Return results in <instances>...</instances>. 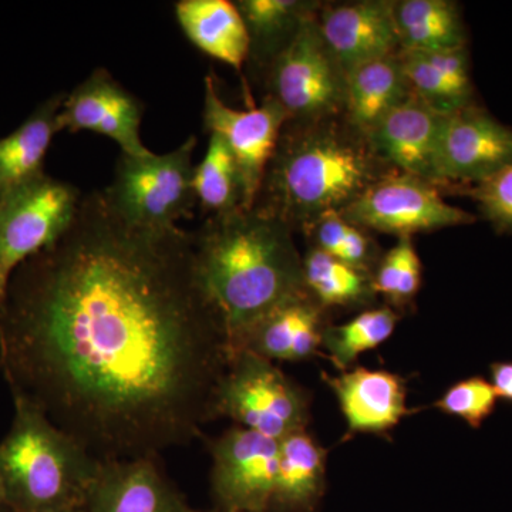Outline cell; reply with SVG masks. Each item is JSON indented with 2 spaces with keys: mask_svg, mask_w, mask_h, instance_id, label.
<instances>
[{
  "mask_svg": "<svg viewBox=\"0 0 512 512\" xmlns=\"http://www.w3.org/2000/svg\"><path fill=\"white\" fill-rule=\"evenodd\" d=\"M342 217L366 231L399 238L477 221L476 215L448 204L436 185L402 173L386 175L370 185Z\"/></svg>",
  "mask_w": 512,
  "mask_h": 512,
  "instance_id": "9",
  "label": "cell"
},
{
  "mask_svg": "<svg viewBox=\"0 0 512 512\" xmlns=\"http://www.w3.org/2000/svg\"><path fill=\"white\" fill-rule=\"evenodd\" d=\"M50 512H87L86 508H74V510H60V511H50Z\"/></svg>",
  "mask_w": 512,
  "mask_h": 512,
  "instance_id": "36",
  "label": "cell"
},
{
  "mask_svg": "<svg viewBox=\"0 0 512 512\" xmlns=\"http://www.w3.org/2000/svg\"><path fill=\"white\" fill-rule=\"evenodd\" d=\"M458 191L476 202L481 217L497 234L512 235V164L487 180Z\"/></svg>",
  "mask_w": 512,
  "mask_h": 512,
  "instance_id": "32",
  "label": "cell"
},
{
  "mask_svg": "<svg viewBox=\"0 0 512 512\" xmlns=\"http://www.w3.org/2000/svg\"><path fill=\"white\" fill-rule=\"evenodd\" d=\"M187 507L158 466V458L143 457L101 463L86 511L184 512Z\"/></svg>",
  "mask_w": 512,
  "mask_h": 512,
  "instance_id": "17",
  "label": "cell"
},
{
  "mask_svg": "<svg viewBox=\"0 0 512 512\" xmlns=\"http://www.w3.org/2000/svg\"><path fill=\"white\" fill-rule=\"evenodd\" d=\"M325 450L308 430L279 441L278 473L268 512H318L326 491Z\"/></svg>",
  "mask_w": 512,
  "mask_h": 512,
  "instance_id": "22",
  "label": "cell"
},
{
  "mask_svg": "<svg viewBox=\"0 0 512 512\" xmlns=\"http://www.w3.org/2000/svg\"><path fill=\"white\" fill-rule=\"evenodd\" d=\"M262 76L268 90L266 97L275 100L292 123L343 116L346 72L320 33L318 13L302 23Z\"/></svg>",
  "mask_w": 512,
  "mask_h": 512,
  "instance_id": "7",
  "label": "cell"
},
{
  "mask_svg": "<svg viewBox=\"0 0 512 512\" xmlns=\"http://www.w3.org/2000/svg\"><path fill=\"white\" fill-rule=\"evenodd\" d=\"M328 309L308 291L289 299L269 312L239 343L238 350H248L269 362H305L322 349L323 332L329 325Z\"/></svg>",
  "mask_w": 512,
  "mask_h": 512,
  "instance_id": "18",
  "label": "cell"
},
{
  "mask_svg": "<svg viewBox=\"0 0 512 512\" xmlns=\"http://www.w3.org/2000/svg\"><path fill=\"white\" fill-rule=\"evenodd\" d=\"M143 101L134 96L104 67L94 69L72 92L66 93L59 113L60 131L99 134L113 140L121 154H153L141 138Z\"/></svg>",
  "mask_w": 512,
  "mask_h": 512,
  "instance_id": "13",
  "label": "cell"
},
{
  "mask_svg": "<svg viewBox=\"0 0 512 512\" xmlns=\"http://www.w3.org/2000/svg\"><path fill=\"white\" fill-rule=\"evenodd\" d=\"M211 488L221 512H268L276 473L279 441L234 426L212 440Z\"/></svg>",
  "mask_w": 512,
  "mask_h": 512,
  "instance_id": "12",
  "label": "cell"
},
{
  "mask_svg": "<svg viewBox=\"0 0 512 512\" xmlns=\"http://www.w3.org/2000/svg\"><path fill=\"white\" fill-rule=\"evenodd\" d=\"M13 406L0 441V481L10 512L86 508L100 461L32 403L13 397Z\"/></svg>",
  "mask_w": 512,
  "mask_h": 512,
  "instance_id": "4",
  "label": "cell"
},
{
  "mask_svg": "<svg viewBox=\"0 0 512 512\" xmlns=\"http://www.w3.org/2000/svg\"><path fill=\"white\" fill-rule=\"evenodd\" d=\"M293 232L256 208L208 217L192 232L198 275L224 322L231 357L252 326L306 292Z\"/></svg>",
  "mask_w": 512,
  "mask_h": 512,
  "instance_id": "2",
  "label": "cell"
},
{
  "mask_svg": "<svg viewBox=\"0 0 512 512\" xmlns=\"http://www.w3.org/2000/svg\"><path fill=\"white\" fill-rule=\"evenodd\" d=\"M348 424V436H386L412 414L406 380L387 370L352 367L339 376L323 375Z\"/></svg>",
  "mask_w": 512,
  "mask_h": 512,
  "instance_id": "16",
  "label": "cell"
},
{
  "mask_svg": "<svg viewBox=\"0 0 512 512\" xmlns=\"http://www.w3.org/2000/svg\"><path fill=\"white\" fill-rule=\"evenodd\" d=\"M231 360L192 232L121 220L83 195L62 238L13 272L0 303V370L100 463L160 457L217 419Z\"/></svg>",
  "mask_w": 512,
  "mask_h": 512,
  "instance_id": "1",
  "label": "cell"
},
{
  "mask_svg": "<svg viewBox=\"0 0 512 512\" xmlns=\"http://www.w3.org/2000/svg\"><path fill=\"white\" fill-rule=\"evenodd\" d=\"M443 117L412 94L377 124L367 141L387 167L439 188L436 163Z\"/></svg>",
  "mask_w": 512,
  "mask_h": 512,
  "instance_id": "15",
  "label": "cell"
},
{
  "mask_svg": "<svg viewBox=\"0 0 512 512\" xmlns=\"http://www.w3.org/2000/svg\"><path fill=\"white\" fill-rule=\"evenodd\" d=\"M175 20L192 46L237 72L248 63L249 36L244 19L229 0H180Z\"/></svg>",
  "mask_w": 512,
  "mask_h": 512,
  "instance_id": "20",
  "label": "cell"
},
{
  "mask_svg": "<svg viewBox=\"0 0 512 512\" xmlns=\"http://www.w3.org/2000/svg\"><path fill=\"white\" fill-rule=\"evenodd\" d=\"M0 512H10L8 500H6L5 490H3L2 481H0Z\"/></svg>",
  "mask_w": 512,
  "mask_h": 512,
  "instance_id": "34",
  "label": "cell"
},
{
  "mask_svg": "<svg viewBox=\"0 0 512 512\" xmlns=\"http://www.w3.org/2000/svg\"><path fill=\"white\" fill-rule=\"evenodd\" d=\"M399 311L392 306L367 308L349 322L326 326L322 349L340 372L352 369L363 353L379 348L396 330Z\"/></svg>",
  "mask_w": 512,
  "mask_h": 512,
  "instance_id": "28",
  "label": "cell"
},
{
  "mask_svg": "<svg viewBox=\"0 0 512 512\" xmlns=\"http://www.w3.org/2000/svg\"><path fill=\"white\" fill-rule=\"evenodd\" d=\"M490 373L498 399L512 403V362H494Z\"/></svg>",
  "mask_w": 512,
  "mask_h": 512,
  "instance_id": "33",
  "label": "cell"
},
{
  "mask_svg": "<svg viewBox=\"0 0 512 512\" xmlns=\"http://www.w3.org/2000/svg\"><path fill=\"white\" fill-rule=\"evenodd\" d=\"M498 397L493 384L481 376L468 377L448 387L443 396L434 403L441 413L457 417L478 430L494 413Z\"/></svg>",
  "mask_w": 512,
  "mask_h": 512,
  "instance_id": "31",
  "label": "cell"
},
{
  "mask_svg": "<svg viewBox=\"0 0 512 512\" xmlns=\"http://www.w3.org/2000/svg\"><path fill=\"white\" fill-rule=\"evenodd\" d=\"M184 512H221V511L217 510V508H214V510H211V511H201V510H194V508L187 507V508H185Z\"/></svg>",
  "mask_w": 512,
  "mask_h": 512,
  "instance_id": "35",
  "label": "cell"
},
{
  "mask_svg": "<svg viewBox=\"0 0 512 512\" xmlns=\"http://www.w3.org/2000/svg\"><path fill=\"white\" fill-rule=\"evenodd\" d=\"M215 414L281 441L308 430L311 396L274 362L241 350L231 357L222 377Z\"/></svg>",
  "mask_w": 512,
  "mask_h": 512,
  "instance_id": "6",
  "label": "cell"
},
{
  "mask_svg": "<svg viewBox=\"0 0 512 512\" xmlns=\"http://www.w3.org/2000/svg\"><path fill=\"white\" fill-rule=\"evenodd\" d=\"M511 164V127L478 103L444 114L436 163L440 190L481 183Z\"/></svg>",
  "mask_w": 512,
  "mask_h": 512,
  "instance_id": "11",
  "label": "cell"
},
{
  "mask_svg": "<svg viewBox=\"0 0 512 512\" xmlns=\"http://www.w3.org/2000/svg\"><path fill=\"white\" fill-rule=\"evenodd\" d=\"M82 200L76 185L46 173L0 197V303L13 272L63 237Z\"/></svg>",
  "mask_w": 512,
  "mask_h": 512,
  "instance_id": "8",
  "label": "cell"
},
{
  "mask_svg": "<svg viewBox=\"0 0 512 512\" xmlns=\"http://www.w3.org/2000/svg\"><path fill=\"white\" fill-rule=\"evenodd\" d=\"M303 281L325 309H360L372 305L377 295L373 274L345 264L316 248L302 256Z\"/></svg>",
  "mask_w": 512,
  "mask_h": 512,
  "instance_id": "26",
  "label": "cell"
},
{
  "mask_svg": "<svg viewBox=\"0 0 512 512\" xmlns=\"http://www.w3.org/2000/svg\"><path fill=\"white\" fill-rule=\"evenodd\" d=\"M204 86L202 126L205 133L217 134L227 143L241 177L244 210H252L288 116L269 97L261 106L245 110L228 106L211 74L205 77Z\"/></svg>",
  "mask_w": 512,
  "mask_h": 512,
  "instance_id": "10",
  "label": "cell"
},
{
  "mask_svg": "<svg viewBox=\"0 0 512 512\" xmlns=\"http://www.w3.org/2000/svg\"><path fill=\"white\" fill-rule=\"evenodd\" d=\"M423 284V265L412 237L397 239L396 245L382 255L375 272L373 288L383 296L389 306L399 308L410 305Z\"/></svg>",
  "mask_w": 512,
  "mask_h": 512,
  "instance_id": "30",
  "label": "cell"
},
{
  "mask_svg": "<svg viewBox=\"0 0 512 512\" xmlns=\"http://www.w3.org/2000/svg\"><path fill=\"white\" fill-rule=\"evenodd\" d=\"M197 137L190 136L165 154H121L113 181L103 194L113 211L134 227L151 231L178 228L191 218L197 198L192 190Z\"/></svg>",
  "mask_w": 512,
  "mask_h": 512,
  "instance_id": "5",
  "label": "cell"
},
{
  "mask_svg": "<svg viewBox=\"0 0 512 512\" xmlns=\"http://www.w3.org/2000/svg\"><path fill=\"white\" fill-rule=\"evenodd\" d=\"M192 190L197 204L208 217L244 210V191L237 163L227 143L217 134H210L207 153L194 167Z\"/></svg>",
  "mask_w": 512,
  "mask_h": 512,
  "instance_id": "27",
  "label": "cell"
},
{
  "mask_svg": "<svg viewBox=\"0 0 512 512\" xmlns=\"http://www.w3.org/2000/svg\"><path fill=\"white\" fill-rule=\"evenodd\" d=\"M392 173L397 171L343 117L288 121L254 208L303 232L323 215L342 214L370 185Z\"/></svg>",
  "mask_w": 512,
  "mask_h": 512,
  "instance_id": "3",
  "label": "cell"
},
{
  "mask_svg": "<svg viewBox=\"0 0 512 512\" xmlns=\"http://www.w3.org/2000/svg\"><path fill=\"white\" fill-rule=\"evenodd\" d=\"M412 94L399 53L360 64L346 73L343 120L367 138L390 111Z\"/></svg>",
  "mask_w": 512,
  "mask_h": 512,
  "instance_id": "21",
  "label": "cell"
},
{
  "mask_svg": "<svg viewBox=\"0 0 512 512\" xmlns=\"http://www.w3.org/2000/svg\"><path fill=\"white\" fill-rule=\"evenodd\" d=\"M249 36L248 62L264 73L266 66L322 3L311 0H238L235 2Z\"/></svg>",
  "mask_w": 512,
  "mask_h": 512,
  "instance_id": "25",
  "label": "cell"
},
{
  "mask_svg": "<svg viewBox=\"0 0 512 512\" xmlns=\"http://www.w3.org/2000/svg\"><path fill=\"white\" fill-rule=\"evenodd\" d=\"M400 50L440 52L467 46V28L456 2L392 0Z\"/></svg>",
  "mask_w": 512,
  "mask_h": 512,
  "instance_id": "24",
  "label": "cell"
},
{
  "mask_svg": "<svg viewBox=\"0 0 512 512\" xmlns=\"http://www.w3.org/2000/svg\"><path fill=\"white\" fill-rule=\"evenodd\" d=\"M311 247L325 252L345 264L373 274L382 254L366 229L357 227L339 212L323 215L303 231Z\"/></svg>",
  "mask_w": 512,
  "mask_h": 512,
  "instance_id": "29",
  "label": "cell"
},
{
  "mask_svg": "<svg viewBox=\"0 0 512 512\" xmlns=\"http://www.w3.org/2000/svg\"><path fill=\"white\" fill-rule=\"evenodd\" d=\"M400 60L414 96L440 114L476 104L468 47L440 52L400 50Z\"/></svg>",
  "mask_w": 512,
  "mask_h": 512,
  "instance_id": "19",
  "label": "cell"
},
{
  "mask_svg": "<svg viewBox=\"0 0 512 512\" xmlns=\"http://www.w3.org/2000/svg\"><path fill=\"white\" fill-rule=\"evenodd\" d=\"M64 97V92L53 94L9 136L0 138V197L45 174L47 151L60 133Z\"/></svg>",
  "mask_w": 512,
  "mask_h": 512,
  "instance_id": "23",
  "label": "cell"
},
{
  "mask_svg": "<svg viewBox=\"0 0 512 512\" xmlns=\"http://www.w3.org/2000/svg\"><path fill=\"white\" fill-rule=\"evenodd\" d=\"M318 25L330 52L346 73L360 64L400 52L392 0L322 6Z\"/></svg>",
  "mask_w": 512,
  "mask_h": 512,
  "instance_id": "14",
  "label": "cell"
}]
</instances>
